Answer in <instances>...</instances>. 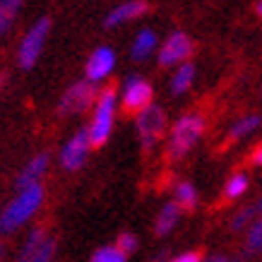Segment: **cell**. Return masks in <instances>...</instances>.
<instances>
[{
  "mask_svg": "<svg viewBox=\"0 0 262 262\" xmlns=\"http://www.w3.org/2000/svg\"><path fill=\"white\" fill-rule=\"evenodd\" d=\"M41 205H43V188H41V183L29 185V188H22L15 195V200L3 209V214H0V231L3 233L17 231L39 212Z\"/></svg>",
  "mask_w": 262,
  "mask_h": 262,
  "instance_id": "cell-1",
  "label": "cell"
},
{
  "mask_svg": "<svg viewBox=\"0 0 262 262\" xmlns=\"http://www.w3.org/2000/svg\"><path fill=\"white\" fill-rule=\"evenodd\" d=\"M205 133V120L198 113H188L176 120L171 137H168V157L171 159H183L188 151L198 144V140Z\"/></svg>",
  "mask_w": 262,
  "mask_h": 262,
  "instance_id": "cell-2",
  "label": "cell"
},
{
  "mask_svg": "<svg viewBox=\"0 0 262 262\" xmlns=\"http://www.w3.org/2000/svg\"><path fill=\"white\" fill-rule=\"evenodd\" d=\"M113 116H116V92L113 89H103L94 106V118L87 130L89 144L92 147H101L113 130Z\"/></svg>",
  "mask_w": 262,
  "mask_h": 262,
  "instance_id": "cell-3",
  "label": "cell"
},
{
  "mask_svg": "<svg viewBox=\"0 0 262 262\" xmlns=\"http://www.w3.org/2000/svg\"><path fill=\"white\" fill-rule=\"evenodd\" d=\"M48 32H51V19H48V17H41L39 22L27 32V36L22 39L19 51H17V58H19V65H22L24 70H29V68L36 65L41 51H43V43H46V39H48Z\"/></svg>",
  "mask_w": 262,
  "mask_h": 262,
  "instance_id": "cell-4",
  "label": "cell"
},
{
  "mask_svg": "<svg viewBox=\"0 0 262 262\" xmlns=\"http://www.w3.org/2000/svg\"><path fill=\"white\" fill-rule=\"evenodd\" d=\"M164 127H166V116H164L159 106L149 103V106H144L142 111H137V133H140V140H142L147 149L157 144V140L164 133Z\"/></svg>",
  "mask_w": 262,
  "mask_h": 262,
  "instance_id": "cell-5",
  "label": "cell"
},
{
  "mask_svg": "<svg viewBox=\"0 0 262 262\" xmlns=\"http://www.w3.org/2000/svg\"><path fill=\"white\" fill-rule=\"evenodd\" d=\"M53 255H56V241L43 229H34L19 253V262H53Z\"/></svg>",
  "mask_w": 262,
  "mask_h": 262,
  "instance_id": "cell-6",
  "label": "cell"
},
{
  "mask_svg": "<svg viewBox=\"0 0 262 262\" xmlns=\"http://www.w3.org/2000/svg\"><path fill=\"white\" fill-rule=\"evenodd\" d=\"M92 101H94V84L87 80L75 82V84L63 94L58 111L63 113V116H75V113H82L84 108H89Z\"/></svg>",
  "mask_w": 262,
  "mask_h": 262,
  "instance_id": "cell-7",
  "label": "cell"
},
{
  "mask_svg": "<svg viewBox=\"0 0 262 262\" xmlns=\"http://www.w3.org/2000/svg\"><path fill=\"white\" fill-rule=\"evenodd\" d=\"M89 149H92V144H89L87 130L75 133V135L68 140V144L63 147V151H60V164H63L65 171H77V168L84 166Z\"/></svg>",
  "mask_w": 262,
  "mask_h": 262,
  "instance_id": "cell-8",
  "label": "cell"
},
{
  "mask_svg": "<svg viewBox=\"0 0 262 262\" xmlns=\"http://www.w3.org/2000/svg\"><path fill=\"white\" fill-rule=\"evenodd\" d=\"M190 53H192L190 36L183 34V32H173L166 41H164V46L159 48V65H164V68L178 65L190 56Z\"/></svg>",
  "mask_w": 262,
  "mask_h": 262,
  "instance_id": "cell-9",
  "label": "cell"
},
{
  "mask_svg": "<svg viewBox=\"0 0 262 262\" xmlns=\"http://www.w3.org/2000/svg\"><path fill=\"white\" fill-rule=\"evenodd\" d=\"M151 103V84L142 77L133 75L123 87V106L127 111H142L144 106Z\"/></svg>",
  "mask_w": 262,
  "mask_h": 262,
  "instance_id": "cell-10",
  "label": "cell"
},
{
  "mask_svg": "<svg viewBox=\"0 0 262 262\" xmlns=\"http://www.w3.org/2000/svg\"><path fill=\"white\" fill-rule=\"evenodd\" d=\"M113 68H116V51L108 46L96 48L87 60V82L96 84V82L106 80L113 72Z\"/></svg>",
  "mask_w": 262,
  "mask_h": 262,
  "instance_id": "cell-11",
  "label": "cell"
},
{
  "mask_svg": "<svg viewBox=\"0 0 262 262\" xmlns=\"http://www.w3.org/2000/svg\"><path fill=\"white\" fill-rule=\"evenodd\" d=\"M144 12H147V3L144 0H127V3H120L118 8H113L103 24L106 27H118V24H125L130 19H137Z\"/></svg>",
  "mask_w": 262,
  "mask_h": 262,
  "instance_id": "cell-12",
  "label": "cell"
},
{
  "mask_svg": "<svg viewBox=\"0 0 262 262\" xmlns=\"http://www.w3.org/2000/svg\"><path fill=\"white\" fill-rule=\"evenodd\" d=\"M46 168H48V154H36V157L22 168V173L17 176V190L41 183V176L46 173Z\"/></svg>",
  "mask_w": 262,
  "mask_h": 262,
  "instance_id": "cell-13",
  "label": "cell"
},
{
  "mask_svg": "<svg viewBox=\"0 0 262 262\" xmlns=\"http://www.w3.org/2000/svg\"><path fill=\"white\" fill-rule=\"evenodd\" d=\"M154 48H157V34L151 29H142L137 34V39L133 41V46H130V56L135 60H144L147 56H151Z\"/></svg>",
  "mask_w": 262,
  "mask_h": 262,
  "instance_id": "cell-14",
  "label": "cell"
},
{
  "mask_svg": "<svg viewBox=\"0 0 262 262\" xmlns=\"http://www.w3.org/2000/svg\"><path fill=\"white\" fill-rule=\"evenodd\" d=\"M178 219H181V207L176 205V202L164 205L159 216H157V233H159V236H168V233L176 229Z\"/></svg>",
  "mask_w": 262,
  "mask_h": 262,
  "instance_id": "cell-15",
  "label": "cell"
},
{
  "mask_svg": "<svg viewBox=\"0 0 262 262\" xmlns=\"http://www.w3.org/2000/svg\"><path fill=\"white\" fill-rule=\"evenodd\" d=\"M192 80H195V68L190 63H183L171 77V92L173 94H185L192 87Z\"/></svg>",
  "mask_w": 262,
  "mask_h": 262,
  "instance_id": "cell-16",
  "label": "cell"
},
{
  "mask_svg": "<svg viewBox=\"0 0 262 262\" xmlns=\"http://www.w3.org/2000/svg\"><path fill=\"white\" fill-rule=\"evenodd\" d=\"M176 205L181 207V209H195V205H198V190H195L192 183L183 181L176 185Z\"/></svg>",
  "mask_w": 262,
  "mask_h": 262,
  "instance_id": "cell-17",
  "label": "cell"
},
{
  "mask_svg": "<svg viewBox=\"0 0 262 262\" xmlns=\"http://www.w3.org/2000/svg\"><path fill=\"white\" fill-rule=\"evenodd\" d=\"M246 250L250 255L262 253V214H257L248 226V238H246Z\"/></svg>",
  "mask_w": 262,
  "mask_h": 262,
  "instance_id": "cell-18",
  "label": "cell"
},
{
  "mask_svg": "<svg viewBox=\"0 0 262 262\" xmlns=\"http://www.w3.org/2000/svg\"><path fill=\"white\" fill-rule=\"evenodd\" d=\"M19 8H22V0H0V34L8 32Z\"/></svg>",
  "mask_w": 262,
  "mask_h": 262,
  "instance_id": "cell-19",
  "label": "cell"
},
{
  "mask_svg": "<svg viewBox=\"0 0 262 262\" xmlns=\"http://www.w3.org/2000/svg\"><path fill=\"white\" fill-rule=\"evenodd\" d=\"M260 116H246V118H241L236 125L231 127V133H229V137L231 140H241V137H246V135H250L253 130H257L260 127Z\"/></svg>",
  "mask_w": 262,
  "mask_h": 262,
  "instance_id": "cell-20",
  "label": "cell"
},
{
  "mask_svg": "<svg viewBox=\"0 0 262 262\" xmlns=\"http://www.w3.org/2000/svg\"><path fill=\"white\" fill-rule=\"evenodd\" d=\"M246 190H248V176L246 173L231 176L229 181H226V185H224V195L229 200H238Z\"/></svg>",
  "mask_w": 262,
  "mask_h": 262,
  "instance_id": "cell-21",
  "label": "cell"
},
{
  "mask_svg": "<svg viewBox=\"0 0 262 262\" xmlns=\"http://www.w3.org/2000/svg\"><path fill=\"white\" fill-rule=\"evenodd\" d=\"M89 262H127V255H123L116 246H103L99 250H94Z\"/></svg>",
  "mask_w": 262,
  "mask_h": 262,
  "instance_id": "cell-22",
  "label": "cell"
},
{
  "mask_svg": "<svg viewBox=\"0 0 262 262\" xmlns=\"http://www.w3.org/2000/svg\"><path fill=\"white\" fill-rule=\"evenodd\" d=\"M255 216H257V214H255V207H246V209H241L238 214L231 219V229H233V231L246 229V226H248L250 222H253Z\"/></svg>",
  "mask_w": 262,
  "mask_h": 262,
  "instance_id": "cell-23",
  "label": "cell"
},
{
  "mask_svg": "<svg viewBox=\"0 0 262 262\" xmlns=\"http://www.w3.org/2000/svg\"><path fill=\"white\" fill-rule=\"evenodd\" d=\"M116 248H118L123 255H130L137 250V236H133V233H120L118 241H116Z\"/></svg>",
  "mask_w": 262,
  "mask_h": 262,
  "instance_id": "cell-24",
  "label": "cell"
},
{
  "mask_svg": "<svg viewBox=\"0 0 262 262\" xmlns=\"http://www.w3.org/2000/svg\"><path fill=\"white\" fill-rule=\"evenodd\" d=\"M168 262H202V255L200 253H181V255H176L173 260H168Z\"/></svg>",
  "mask_w": 262,
  "mask_h": 262,
  "instance_id": "cell-25",
  "label": "cell"
},
{
  "mask_svg": "<svg viewBox=\"0 0 262 262\" xmlns=\"http://www.w3.org/2000/svg\"><path fill=\"white\" fill-rule=\"evenodd\" d=\"M202 262H236L233 257H229V255H212V257H207V260Z\"/></svg>",
  "mask_w": 262,
  "mask_h": 262,
  "instance_id": "cell-26",
  "label": "cell"
},
{
  "mask_svg": "<svg viewBox=\"0 0 262 262\" xmlns=\"http://www.w3.org/2000/svg\"><path fill=\"white\" fill-rule=\"evenodd\" d=\"M253 164L255 166H262V144H257L253 151Z\"/></svg>",
  "mask_w": 262,
  "mask_h": 262,
  "instance_id": "cell-27",
  "label": "cell"
},
{
  "mask_svg": "<svg viewBox=\"0 0 262 262\" xmlns=\"http://www.w3.org/2000/svg\"><path fill=\"white\" fill-rule=\"evenodd\" d=\"M255 207V214H262V198L257 200V205H253Z\"/></svg>",
  "mask_w": 262,
  "mask_h": 262,
  "instance_id": "cell-28",
  "label": "cell"
},
{
  "mask_svg": "<svg viewBox=\"0 0 262 262\" xmlns=\"http://www.w3.org/2000/svg\"><path fill=\"white\" fill-rule=\"evenodd\" d=\"M255 12L262 17V0H257V5H255Z\"/></svg>",
  "mask_w": 262,
  "mask_h": 262,
  "instance_id": "cell-29",
  "label": "cell"
},
{
  "mask_svg": "<svg viewBox=\"0 0 262 262\" xmlns=\"http://www.w3.org/2000/svg\"><path fill=\"white\" fill-rule=\"evenodd\" d=\"M0 260H3V246H0Z\"/></svg>",
  "mask_w": 262,
  "mask_h": 262,
  "instance_id": "cell-30",
  "label": "cell"
},
{
  "mask_svg": "<svg viewBox=\"0 0 262 262\" xmlns=\"http://www.w3.org/2000/svg\"><path fill=\"white\" fill-rule=\"evenodd\" d=\"M0 89H3V77H0Z\"/></svg>",
  "mask_w": 262,
  "mask_h": 262,
  "instance_id": "cell-31",
  "label": "cell"
}]
</instances>
